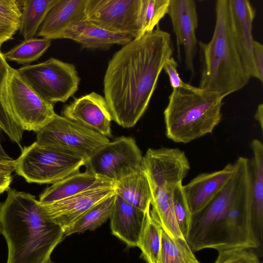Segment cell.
Masks as SVG:
<instances>
[{
    "label": "cell",
    "instance_id": "obj_35",
    "mask_svg": "<svg viewBox=\"0 0 263 263\" xmlns=\"http://www.w3.org/2000/svg\"><path fill=\"white\" fill-rule=\"evenodd\" d=\"M19 1L0 0V16L20 23L22 11Z\"/></svg>",
    "mask_w": 263,
    "mask_h": 263
},
{
    "label": "cell",
    "instance_id": "obj_14",
    "mask_svg": "<svg viewBox=\"0 0 263 263\" xmlns=\"http://www.w3.org/2000/svg\"><path fill=\"white\" fill-rule=\"evenodd\" d=\"M115 194V182L108 181L65 199L40 203L50 218L65 232L86 211Z\"/></svg>",
    "mask_w": 263,
    "mask_h": 263
},
{
    "label": "cell",
    "instance_id": "obj_27",
    "mask_svg": "<svg viewBox=\"0 0 263 263\" xmlns=\"http://www.w3.org/2000/svg\"><path fill=\"white\" fill-rule=\"evenodd\" d=\"M150 209L145 213L137 247L147 263H159L162 229L151 217Z\"/></svg>",
    "mask_w": 263,
    "mask_h": 263
},
{
    "label": "cell",
    "instance_id": "obj_30",
    "mask_svg": "<svg viewBox=\"0 0 263 263\" xmlns=\"http://www.w3.org/2000/svg\"><path fill=\"white\" fill-rule=\"evenodd\" d=\"M170 0H140L138 25L139 36L153 31L167 14Z\"/></svg>",
    "mask_w": 263,
    "mask_h": 263
},
{
    "label": "cell",
    "instance_id": "obj_7",
    "mask_svg": "<svg viewBox=\"0 0 263 263\" xmlns=\"http://www.w3.org/2000/svg\"><path fill=\"white\" fill-rule=\"evenodd\" d=\"M15 171L28 183L53 184L79 171L86 160L59 148L39 145L36 141L22 149L15 160Z\"/></svg>",
    "mask_w": 263,
    "mask_h": 263
},
{
    "label": "cell",
    "instance_id": "obj_42",
    "mask_svg": "<svg viewBox=\"0 0 263 263\" xmlns=\"http://www.w3.org/2000/svg\"><path fill=\"white\" fill-rule=\"evenodd\" d=\"M1 234V227H0V235Z\"/></svg>",
    "mask_w": 263,
    "mask_h": 263
},
{
    "label": "cell",
    "instance_id": "obj_4",
    "mask_svg": "<svg viewBox=\"0 0 263 263\" xmlns=\"http://www.w3.org/2000/svg\"><path fill=\"white\" fill-rule=\"evenodd\" d=\"M142 168L152 193L151 217L167 235H178L180 230L174 214L173 194L190 170L185 153L177 148H149L143 156Z\"/></svg>",
    "mask_w": 263,
    "mask_h": 263
},
{
    "label": "cell",
    "instance_id": "obj_24",
    "mask_svg": "<svg viewBox=\"0 0 263 263\" xmlns=\"http://www.w3.org/2000/svg\"><path fill=\"white\" fill-rule=\"evenodd\" d=\"M115 190L116 195L129 204L143 212L151 209L152 193L142 167L115 182Z\"/></svg>",
    "mask_w": 263,
    "mask_h": 263
},
{
    "label": "cell",
    "instance_id": "obj_16",
    "mask_svg": "<svg viewBox=\"0 0 263 263\" xmlns=\"http://www.w3.org/2000/svg\"><path fill=\"white\" fill-rule=\"evenodd\" d=\"M228 8L232 35L243 65L250 78L258 79L253 55L255 10L248 0H228Z\"/></svg>",
    "mask_w": 263,
    "mask_h": 263
},
{
    "label": "cell",
    "instance_id": "obj_3",
    "mask_svg": "<svg viewBox=\"0 0 263 263\" xmlns=\"http://www.w3.org/2000/svg\"><path fill=\"white\" fill-rule=\"evenodd\" d=\"M216 22L211 40L198 42L202 68L199 88L226 97L243 88L250 77L246 70L231 33L228 0L215 3Z\"/></svg>",
    "mask_w": 263,
    "mask_h": 263
},
{
    "label": "cell",
    "instance_id": "obj_10",
    "mask_svg": "<svg viewBox=\"0 0 263 263\" xmlns=\"http://www.w3.org/2000/svg\"><path fill=\"white\" fill-rule=\"evenodd\" d=\"M4 97L12 118L24 131L36 133L56 115L54 105L37 95L17 69L11 67L6 82Z\"/></svg>",
    "mask_w": 263,
    "mask_h": 263
},
{
    "label": "cell",
    "instance_id": "obj_6",
    "mask_svg": "<svg viewBox=\"0 0 263 263\" xmlns=\"http://www.w3.org/2000/svg\"><path fill=\"white\" fill-rule=\"evenodd\" d=\"M234 174L221 191L204 208L192 215L186 239L193 252L205 249L224 250V219L239 179L236 161Z\"/></svg>",
    "mask_w": 263,
    "mask_h": 263
},
{
    "label": "cell",
    "instance_id": "obj_21",
    "mask_svg": "<svg viewBox=\"0 0 263 263\" xmlns=\"http://www.w3.org/2000/svg\"><path fill=\"white\" fill-rule=\"evenodd\" d=\"M145 213L129 204L116 194L109 218L112 234L128 246L137 247Z\"/></svg>",
    "mask_w": 263,
    "mask_h": 263
},
{
    "label": "cell",
    "instance_id": "obj_29",
    "mask_svg": "<svg viewBox=\"0 0 263 263\" xmlns=\"http://www.w3.org/2000/svg\"><path fill=\"white\" fill-rule=\"evenodd\" d=\"M51 40L45 38L24 40L4 53L6 60L27 65L38 60L47 51Z\"/></svg>",
    "mask_w": 263,
    "mask_h": 263
},
{
    "label": "cell",
    "instance_id": "obj_15",
    "mask_svg": "<svg viewBox=\"0 0 263 263\" xmlns=\"http://www.w3.org/2000/svg\"><path fill=\"white\" fill-rule=\"evenodd\" d=\"M171 18L176 36L178 58L180 61V48H183L185 67L192 75L195 73L194 59L198 41L196 30L198 17L195 2L193 0H170L167 14Z\"/></svg>",
    "mask_w": 263,
    "mask_h": 263
},
{
    "label": "cell",
    "instance_id": "obj_9",
    "mask_svg": "<svg viewBox=\"0 0 263 263\" xmlns=\"http://www.w3.org/2000/svg\"><path fill=\"white\" fill-rule=\"evenodd\" d=\"M17 70L37 95L53 105L65 103L72 97L81 80L73 64L54 58L23 66Z\"/></svg>",
    "mask_w": 263,
    "mask_h": 263
},
{
    "label": "cell",
    "instance_id": "obj_1",
    "mask_svg": "<svg viewBox=\"0 0 263 263\" xmlns=\"http://www.w3.org/2000/svg\"><path fill=\"white\" fill-rule=\"evenodd\" d=\"M173 51L171 34L158 25L114 53L103 81L112 120L124 128L136 124L146 110L164 65Z\"/></svg>",
    "mask_w": 263,
    "mask_h": 263
},
{
    "label": "cell",
    "instance_id": "obj_8",
    "mask_svg": "<svg viewBox=\"0 0 263 263\" xmlns=\"http://www.w3.org/2000/svg\"><path fill=\"white\" fill-rule=\"evenodd\" d=\"M239 171L238 186L225 217L224 250L233 248L253 249L260 245L252 227V175L251 162L239 157L236 160Z\"/></svg>",
    "mask_w": 263,
    "mask_h": 263
},
{
    "label": "cell",
    "instance_id": "obj_17",
    "mask_svg": "<svg viewBox=\"0 0 263 263\" xmlns=\"http://www.w3.org/2000/svg\"><path fill=\"white\" fill-rule=\"evenodd\" d=\"M61 116L107 138L111 136L112 119L107 103L95 92L74 98L64 106Z\"/></svg>",
    "mask_w": 263,
    "mask_h": 263
},
{
    "label": "cell",
    "instance_id": "obj_13",
    "mask_svg": "<svg viewBox=\"0 0 263 263\" xmlns=\"http://www.w3.org/2000/svg\"><path fill=\"white\" fill-rule=\"evenodd\" d=\"M140 5V0H86L84 20L137 38Z\"/></svg>",
    "mask_w": 263,
    "mask_h": 263
},
{
    "label": "cell",
    "instance_id": "obj_38",
    "mask_svg": "<svg viewBox=\"0 0 263 263\" xmlns=\"http://www.w3.org/2000/svg\"><path fill=\"white\" fill-rule=\"evenodd\" d=\"M12 181L11 174L0 173V194L10 189Z\"/></svg>",
    "mask_w": 263,
    "mask_h": 263
},
{
    "label": "cell",
    "instance_id": "obj_19",
    "mask_svg": "<svg viewBox=\"0 0 263 263\" xmlns=\"http://www.w3.org/2000/svg\"><path fill=\"white\" fill-rule=\"evenodd\" d=\"M86 0H59L41 25L37 36L50 40L61 39L74 24L85 20Z\"/></svg>",
    "mask_w": 263,
    "mask_h": 263
},
{
    "label": "cell",
    "instance_id": "obj_22",
    "mask_svg": "<svg viewBox=\"0 0 263 263\" xmlns=\"http://www.w3.org/2000/svg\"><path fill=\"white\" fill-rule=\"evenodd\" d=\"M253 157L251 162L252 184L251 220L255 237L259 245L263 235V145L258 139L251 142Z\"/></svg>",
    "mask_w": 263,
    "mask_h": 263
},
{
    "label": "cell",
    "instance_id": "obj_18",
    "mask_svg": "<svg viewBox=\"0 0 263 263\" xmlns=\"http://www.w3.org/2000/svg\"><path fill=\"white\" fill-rule=\"evenodd\" d=\"M235 169L234 162L228 163L221 170L200 174L183 185L192 214L201 210L213 199L231 178Z\"/></svg>",
    "mask_w": 263,
    "mask_h": 263
},
{
    "label": "cell",
    "instance_id": "obj_36",
    "mask_svg": "<svg viewBox=\"0 0 263 263\" xmlns=\"http://www.w3.org/2000/svg\"><path fill=\"white\" fill-rule=\"evenodd\" d=\"M20 23L0 16V47L2 44L13 38L18 30Z\"/></svg>",
    "mask_w": 263,
    "mask_h": 263
},
{
    "label": "cell",
    "instance_id": "obj_37",
    "mask_svg": "<svg viewBox=\"0 0 263 263\" xmlns=\"http://www.w3.org/2000/svg\"><path fill=\"white\" fill-rule=\"evenodd\" d=\"M253 59L258 74V80L263 82V45L254 40L253 46Z\"/></svg>",
    "mask_w": 263,
    "mask_h": 263
},
{
    "label": "cell",
    "instance_id": "obj_5",
    "mask_svg": "<svg viewBox=\"0 0 263 263\" xmlns=\"http://www.w3.org/2000/svg\"><path fill=\"white\" fill-rule=\"evenodd\" d=\"M224 98L214 93L173 89L163 112L167 138L187 143L212 133L221 121Z\"/></svg>",
    "mask_w": 263,
    "mask_h": 263
},
{
    "label": "cell",
    "instance_id": "obj_2",
    "mask_svg": "<svg viewBox=\"0 0 263 263\" xmlns=\"http://www.w3.org/2000/svg\"><path fill=\"white\" fill-rule=\"evenodd\" d=\"M1 234L8 248L6 263H50L64 231L33 195L9 189L0 203Z\"/></svg>",
    "mask_w": 263,
    "mask_h": 263
},
{
    "label": "cell",
    "instance_id": "obj_33",
    "mask_svg": "<svg viewBox=\"0 0 263 263\" xmlns=\"http://www.w3.org/2000/svg\"><path fill=\"white\" fill-rule=\"evenodd\" d=\"M214 263H260L256 254L250 249L233 248L218 251Z\"/></svg>",
    "mask_w": 263,
    "mask_h": 263
},
{
    "label": "cell",
    "instance_id": "obj_32",
    "mask_svg": "<svg viewBox=\"0 0 263 263\" xmlns=\"http://www.w3.org/2000/svg\"><path fill=\"white\" fill-rule=\"evenodd\" d=\"M173 203L178 225L182 234L186 239L192 214L185 196L182 183L178 184L173 192Z\"/></svg>",
    "mask_w": 263,
    "mask_h": 263
},
{
    "label": "cell",
    "instance_id": "obj_39",
    "mask_svg": "<svg viewBox=\"0 0 263 263\" xmlns=\"http://www.w3.org/2000/svg\"><path fill=\"white\" fill-rule=\"evenodd\" d=\"M15 160L7 162H0V173L11 174L15 170Z\"/></svg>",
    "mask_w": 263,
    "mask_h": 263
},
{
    "label": "cell",
    "instance_id": "obj_41",
    "mask_svg": "<svg viewBox=\"0 0 263 263\" xmlns=\"http://www.w3.org/2000/svg\"><path fill=\"white\" fill-rule=\"evenodd\" d=\"M12 160H13V159L10 157L4 150L0 140V162H7Z\"/></svg>",
    "mask_w": 263,
    "mask_h": 263
},
{
    "label": "cell",
    "instance_id": "obj_25",
    "mask_svg": "<svg viewBox=\"0 0 263 263\" xmlns=\"http://www.w3.org/2000/svg\"><path fill=\"white\" fill-rule=\"evenodd\" d=\"M59 0L20 1L22 14L18 30L24 40L33 38L50 9Z\"/></svg>",
    "mask_w": 263,
    "mask_h": 263
},
{
    "label": "cell",
    "instance_id": "obj_26",
    "mask_svg": "<svg viewBox=\"0 0 263 263\" xmlns=\"http://www.w3.org/2000/svg\"><path fill=\"white\" fill-rule=\"evenodd\" d=\"M115 197L116 194L86 211L64 232V237L75 233L93 231L101 226L110 218Z\"/></svg>",
    "mask_w": 263,
    "mask_h": 263
},
{
    "label": "cell",
    "instance_id": "obj_20",
    "mask_svg": "<svg viewBox=\"0 0 263 263\" xmlns=\"http://www.w3.org/2000/svg\"><path fill=\"white\" fill-rule=\"evenodd\" d=\"M61 39H68L80 44L81 48L107 49L114 45L122 46L134 39L130 35L114 32L86 20L67 30Z\"/></svg>",
    "mask_w": 263,
    "mask_h": 263
},
{
    "label": "cell",
    "instance_id": "obj_11",
    "mask_svg": "<svg viewBox=\"0 0 263 263\" xmlns=\"http://www.w3.org/2000/svg\"><path fill=\"white\" fill-rule=\"evenodd\" d=\"M109 139L82 124L56 114L36 132L39 145L52 147L80 156L87 160Z\"/></svg>",
    "mask_w": 263,
    "mask_h": 263
},
{
    "label": "cell",
    "instance_id": "obj_31",
    "mask_svg": "<svg viewBox=\"0 0 263 263\" xmlns=\"http://www.w3.org/2000/svg\"><path fill=\"white\" fill-rule=\"evenodd\" d=\"M159 263H201L187 245L172 239L162 229Z\"/></svg>",
    "mask_w": 263,
    "mask_h": 263
},
{
    "label": "cell",
    "instance_id": "obj_12",
    "mask_svg": "<svg viewBox=\"0 0 263 263\" xmlns=\"http://www.w3.org/2000/svg\"><path fill=\"white\" fill-rule=\"evenodd\" d=\"M143 156L134 138L121 136L106 143L87 160L85 166L115 182L142 167Z\"/></svg>",
    "mask_w": 263,
    "mask_h": 263
},
{
    "label": "cell",
    "instance_id": "obj_23",
    "mask_svg": "<svg viewBox=\"0 0 263 263\" xmlns=\"http://www.w3.org/2000/svg\"><path fill=\"white\" fill-rule=\"evenodd\" d=\"M108 181L111 180L98 176L87 170L83 172L79 171L45 189L40 194L39 201L42 203H47L60 200Z\"/></svg>",
    "mask_w": 263,
    "mask_h": 263
},
{
    "label": "cell",
    "instance_id": "obj_34",
    "mask_svg": "<svg viewBox=\"0 0 263 263\" xmlns=\"http://www.w3.org/2000/svg\"><path fill=\"white\" fill-rule=\"evenodd\" d=\"M178 63L173 57L168 58L165 62L163 70L167 74L171 86L173 89L186 90L196 93H202L203 91L198 87L194 86L184 82L179 76L177 70Z\"/></svg>",
    "mask_w": 263,
    "mask_h": 263
},
{
    "label": "cell",
    "instance_id": "obj_40",
    "mask_svg": "<svg viewBox=\"0 0 263 263\" xmlns=\"http://www.w3.org/2000/svg\"><path fill=\"white\" fill-rule=\"evenodd\" d=\"M255 119L258 122L261 130L263 129V105L262 103L259 104L257 106L256 111L254 115Z\"/></svg>",
    "mask_w": 263,
    "mask_h": 263
},
{
    "label": "cell",
    "instance_id": "obj_28",
    "mask_svg": "<svg viewBox=\"0 0 263 263\" xmlns=\"http://www.w3.org/2000/svg\"><path fill=\"white\" fill-rule=\"evenodd\" d=\"M10 67L0 47V128L21 147L24 130L12 118L4 97L6 82Z\"/></svg>",
    "mask_w": 263,
    "mask_h": 263
}]
</instances>
